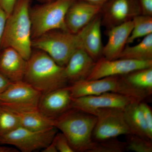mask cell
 Returning <instances> with one entry per match:
<instances>
[{
    "label": "cell",
    "instance_id": "6da1fadb",
    "mask_svg": "<svg viewBox=\"0 0 152 152\" xmlns=\"http://www.w3.org/2000/svg\"><path fill=\"white\" fill-rule=\"evenodd\" d=\"M23 80L40 92H50L69 86L64 67L41 50L32 51L27 60Z\"/></svg>",
    "mask_w": 152,
    "mask_h": 152
},
{
    "label": "cell",
    "instance_id": "7a4b0ae2",
    "mask_svg": "<svg viewBox=\"0 0 152 152\" xmlns=\"http://www.w3.org/2000/svg\"><path fill=\"white\" fill-rule=\"evenodd\" d=\"M30 0H18L7 17L0 49L13 48L28 60L32 52Z\"/></svg>",
    "mask_w": 152,
    "mask_h": 152
},
{
    "label": "cell",
    "instance_id": "3957f363",
    "mask_svg": "<svg viewBox=\"0 0 152 152\" xmlns=\"http://www.w3.org/2000/svg\"><path fill=\"white\" fill-rule=\"evenodd\" d=\"M96 120L95 115L71 108L55 119L54 126L66 136L74 152H88Z\"/></svg>",
    "mask_w": 152,
    "mask_h": 152
},
{
    "label": "cell",
    "instance_id": "277c9868",
    "mask_svg": "<svg viewBox=\"0 0 152 152\" xmlns=\"http://www.w3.org/2000/svg\"><path fill=\"white\" fill-rule=\"evenodd\" d=\"M72 98L113 93L144 101L151 94L128 83L122 76H111L96 80H84L67 86Z\"/></svg>",
    "mask_w": 152,
    "mask_h": 152
},
{
    "label": "cell",
    "instance_id": "5b68a950",
    "mask_svg": "<svg viewBox=\"0 0 152 152\" xmlns=\"http://www.w3.org/2000/svg\"><path fill=\"white\" fill-rule=\"evenodd\" d=\"M32 46L45 52L64 67L73 54L83 48L80 31L77 34L61 30L50 31L33 39Z\"/></svg>",
    "mask_w": 152,
    "mask_h": 152
},
{
    "label": "cell",
    "instance_id": "8992f818",
    "mask_svg": "<svg viewBox=\"0 0 152 152\" xmlns=\"http://www.w3.org/2000/svg\"><path fill=\"white\" fill-rule=\"evenodd\" d=\"M75 0H54L30 10L33 39L50 31H68L66 17Z\"/></svg>",
    "mask_w": 152,
    "mask_h": 152
},
{
    "label": "cell",
    "instance_id": "52a82bcc",
    "mask_svg": "<svg viewBox=\"0 0 152 152\" xmlns=\"http://www.w3.org/2000/svg\"><path fill=\"white\" fill-rule=\"evenodd\" d=\"M53 127L34 131L19 127L15 130L0 135V145L13 146L23 152H31L43 149L50 143L58 132Z\"/></svg>",
    "mask_w": 152,
    "mask_h": 152
},
{
    "label": "cell",
    "instance_id": "ba28073f",
    "mask_svg": "<svg viewBox=\"0 0 152 152\" xmlns=\"http://www.w3.org/2000/svg\"><path fill=\"white\" fill-rule=\"evenodd\" d=\"M42 94L24 80L11 83L0 94V105L15 112L36 110Z\"/></svg>",
    "mask_w": 152,
    "mask_h": 152
},
{
    "label": "cell",
    "instance_id": "9c48e42d",
    "mask_svg": "<svg viewBox=\"0 0 152 152\" xmlns=\"http://www.w3.org/2000/svg\"><path fill=\"white\" fill-rule=\"evenodd\" d=\"M96 122L92 134L94 141L117 138L131 134L124 115V109H102L95 112Z\"/></svg>",
    "mask_w": 152,
    "mask_h": 152
},
{
    "label": "cell",
    "instance_id": "30bf717a",
    "mask_svg": "<svg viewBox=\"0 0 152 152\" xmlns=\"http://www.w3.org/2000/svg\"><path fill=\"white\" fill-rule=\"evenodd\" d=\"M102 26L109 29L141 15L138 0H109L102 7Z\"/></svg>",
    "mask_w": 152,
    "mask_h": 152
},
{
    "label": "cell",
    "instance_id": "8fae6325",
    "mask_svg": "<svg viewBox=\"0 0 152 152\" xmlns=\"http://www.w3.org/2000/svg\"><path fill=\"white\" fill-rule=\"evenodd\" d=\"M151 67L152 60L138 61L126 58L109 60L102 57L96 61L92 71L87 80L123 76L134 71Z\"/></svg>",
    "mask_w": 152,
    "mask_h": 152
},
{
    "label": "cell",
    "instance_id": "7c38bea8",
    "mask_svg": "<svg viewBox=\"0 0 152 152\" xmlns=\"http://www.w3.org/2000/svg\"><path fill=\"white\" fill-rule=\"evenodd\" d=\"M139 102L134 98L113 93L72 98L71 108L94 115L98 110L105 108L124 109L131 103Z\"/></svg>",
    "mask_w": 152,
    "mask_h": 152
},
{
    "label": "cell",
    "instance_id": "4fadbf2b",
    "mask_svg": "<svg viewBox=\"0 0 152 152\" xmlns=\"http://www.w3.org/2000/svg\"><path fill=\"white\" fill-rule=\"evenodd\" d=\"M102 7L82 0H75L66 15V25L70 32L77 34L101 13Z\"/></svg>",
    "mask_w": 152,
    "mask_h": 152
},
{
    "label": "cell",
    "instance_id": "5bb4252c",
    "mask_svg": "<svg viewBox=\"0 0 152 152\" xmlns=\"http://www.w3.org/2000/svg\"><path fill=\"white\" fill-rule=\"evenodd\" d=\"M72 98L67 86L42 94L38 109L52 119L56 118L71 108Z\"/></svg>",
    "mask_w": 152,
    "mask_h": 152
},
{
    "label": "cell",
    "instance_id": "9a60e30c",
    "mask_svg": "<svg viewBox=\"0 0 152 152\" xmlns=\"http://www.w3.org/2000/svg\"><path fill=\"white\" fill-rule=\"evenodd\" d=\"M0 52V73L11 83L23 80L27 60L18 51L8 47Z\"/></svg>",
    "mask_w": 152,
    "mask_h": 152
},
{
    "label": "cell",
    "instance_id": "2e32d148",
    "mask_svg": "<svg viewBox=\"0 0 152 152\" xmlns=\"http://www.w3.org/2000/svg\"><path fill=\"white\" fill-rule=\"evenodd\" d=\"M96 62L83 48L77 50L64 67L65 75L69 83L71 85L87 80Z\"/></svg>",
    "mask_w": 152,
    "mask_h": 152
},
{
    "label": "cell",
    "instance_id": "e0dca14e",
    "mask_svg": "<svg viewBox=\"0 0 152 152\" xmlns=\"http://www.w3.org/2000/svg\"><path fill=\"white\" fill-rule=\"evenodd\" d=\"M133 27L132 20L107 30V42L103 48L102 57L107 59L118 58L126 46Z\"/></svg>",
    "mask_w": 152,
    "mask_h": 152
},
{
    "label": "cell",
    "instance_id": "ac0fdd59",
    "mask_svg": "<svg viewBox=\"0 0 152 152\" xmlns=\"http://www.w3.org/2000/svg\"><path fill=\"white\" fill-rule=\"evenodd\" d=\"M102 18L98 15L80 31L83 49L96 61L102 57Z\"/></svg>",
    "mask_w": 152,
    "mask_h": 152
},
{
    "label": "cell",
    "instance_id": "d6986e66",
    "mask_svg": "<svg viewBox=\"0 0 152 152\" xmlns=\"http://www.w3.org/2000/svg\"><path fill=\"white\" fill-rule=\"evenodd\" d=\"M140 102H133L125 108L124 112L125 120L131 134L150 139Z\"/></svg>",
    "mask_w": 152,
    "mask_h": 152
},
{
    "label": "cell",
    "instance_id": "ffe728a7",
    "mask_svg": "<svg viewBox=\"0 0 152 152\" xmlns=\"http://www.w3.org/2000/svg\"><path fill=\"white\" fill-rule=\"evenodd\" d=\"M15 113L23 127L32 130L42 131L55 127V120L48 118L38 109Z\"/></svg>",
    "mask_w": 152,
    "mask_h": 152
},
{
    "label": "cell",
    "instance_id": "44dd1931",
    "mask_svg": "<svg viewBox=\"0 0 152 152\" xmlns=\"http://www.w3.org/2000/svg\"><path fill=\"white\" fill-rule=\"evenodd\" d=\"M118 58L138 61L152 60V34L144 37L139 43L133 46L127 45Z\"/></svg>",
    "mask_w": 152,
    "mask_h": 152
},
{
    "label": "cell",
    "instance_id": "7402d4cb",
    "mask_svg": "<svg viewBox=\"0 0 152 152\" xmlns=\"http://www.w3.org/2000/svg\"><path fill=\"white\" fill-rule=\"evenodd\" d=\"M122 76L131 86L151 94L152 67L134 71Z\"/></svg>",
    "mask_w": 152,
    "mask_h": 152
},
{
    "label": "cell",
    "instance_id": "603a6c76",
    "mask_svg": "<svg viewBox=\"0 0 152 152\" xmlns=\"http://www.w3.org/2000/svg\"><path fill=\"white\" fill-rule=\"evenodd\" d=\"M133 27L127 41V45L134 42L139 38L152 34V16L138 15L133 19Z\"/></svg>",
    "mask_w": 152,
    "mask_h": 152
},
{
    "label": "cell",
    "instance_id": "cb8c5ba5",
    "mask_svg": "<svg viewBox=\"0 0 152 152\" xmlns=\"http://www.w3.org/2000/svg\"><path fill=\"white\" fill-rule=\"evenodd\" d=\"M21 126L15 112L0 105V135L15 130Z\"/></svg>",
    "mask_w": 152,
    "mask_h": 152
},
{
    "label": "cell",
    "instance_id": "d4e9b609",
    "mask_svg": "<svg viewBox=\"0 0 152 152\" xmlns=\"http://www.w3.org/2000/svg\"><path fill=\"white\" fill-rule=\"evenodd\" d=\"M126 151V142L113 138L93 142L88 152H123Z\"/></svg>",
    "mask_w": 152,
    "mask_h": 152
},
{
    "label": "cell",
    "instance_id": "484cf974",
    "mask_svg": "<svg viewBox=\"0 0 152 152\" xmlns=\"http://www.w3.org/2000/svg\"><path fill=\"white\" fill-rule=\"evenodd\" d=\"M126 151L136 152H152V140L129 134L127 135Z\"/></svg>",
    "mask_w": 152,
    "mask_h": 152
},
{
    "label": "cell",
    "instance_id": "4316f807",
    "mask_svg": "<svg viewBox=\"0 0 152 152\" xmlns=\"http://www.w3.org/2000/svg\"><path fill=\"white\" fill-rule=\"evenodd\" d=\"M140 106L144 120L150 140H152V111L151 107L144 101L140 102Z\"/></svg>",
    "mask_w": 152,
    "mask_h": 152
},
{
    "label": "cell",
    "instance_id": "83f0119b",
    "mask_svg": "<svg viewBox=\"0 0 152 152\" xmlns=\"http://www.w3.org/2000/svg\"><path fill=\"white\" fill-rule=\"evenodd\" d=\"M53 140L58 151L75 152L71 147L66 136L61 132H57Z\"/></svg>",
    "mask_w": 152,
    "mask_h": 152
},
{
    "label": "cell",
    "instance_id": "f1b7e54d",
    "mask_svg": "<svg viewBox=\"0 0 152 152\" xmlns=\"http://www.w3.org/2000/svg\"><path fill=\"white\" fill-rule=\"evenodd\" d=\"M18 1V0H0V8L8 17L12 12Z\"/></svg>",
    "mask_w": 152,
    "mask_h": 152
},
{
    "label": "cell",
    "instance_id": "f546056e",
    "mask_svg": "<svg viewBox=\"0 0 152 152\" xmlns=\"http://www.w3.org/2000/svg\"><path fill=\"white\" fill-rule=\"evenodd\" d=\"M141 14L152 16V0H138Z\"/></svg>",
    "mask_w": 152,
    "mask_h": 152
},
{
    "label": "cell",
    "instance_id": "4dcf8cb0",
    "mask_svg": "<svg viewBox=\"0 0 152 152\" xmlns=\"http://www.w3.org/2000/svg\"><path fill=\"white\" fill-rule=\"evenodd\" d=\"M7 17V14L0 8V45H1V41L2 38L4 28Z\"/></svg>",
    "mask_w": 152,
    "mask_h": 152
},
{
    "label": "cell",
    "instance_id": "1f68e13d",
    "mask_svg": "<svg viewBox=\"0 0 152 152\" xmlns=\"http://www.w3.org/2000/svg\"><path fill=\"white\" fill-rule=\"evenodd\" d=\"M11 82L0 73V94L8 87Z\"/></svg>",
    "mask_w": 152,
    "mask_h": 152
},
{
    "label": "cell",
    "instance_id": "d6a6232c",
    "mask_svg": "<svg viewBox=\"0 0 152 152\" xmlns=\"http://www.w3.org/2000/svg\"><path fill=\"white\" fill-rule=\"evenodd\" d=\"M42 152H58V150L56 147L55 143L53 140V141L50 143L45 148L43 149L42 151Z\"/></svg>",
    "mask_w": 152,
    "mask_h": 152
},
{
    "label": "cell",
    "instance_id": "836d02e7",
    "mask_svg": "<svg viewBox=\"0 0 152 152\" xmlns=\"http://www.w3.org/2000/svg\"><path fill=\"white\" fill-rule=\"evenodd\" d=\"M82 1L102 7V6L109 0H82Z\"/></svg>",
    "mask_w": 152,
    "mask_h": 152
},
{
    "label": "cell",
    "instance_id": "e575fe53",
    "mask_svg": "<svg viewBox=\"0 0 152 152\" xmlns=\"http://www.w3.org/2000/svg\"><path fill=\"white\" fill-rule=\"evenodd\" d=\"M17 148L12 147L1 146H0V152H18Z\"/></svg>",
    "mask_w": 152,
    "mask_h": 152
},
{
    "label": "cell",
    "instance_id": "d590c367",
    "mask_svg": "<svg viewBox=\"0 0 152 152\" xmlns=\"http://www.w3.org/2000/svg\"><path fill=\"white\" fill-rule=\"evenodd\" d=\"M48 2H50V1H54V0H48Z\"/></svg>",
    "mask_w": 152,
    "mask_h": 152
}]
</instances>
